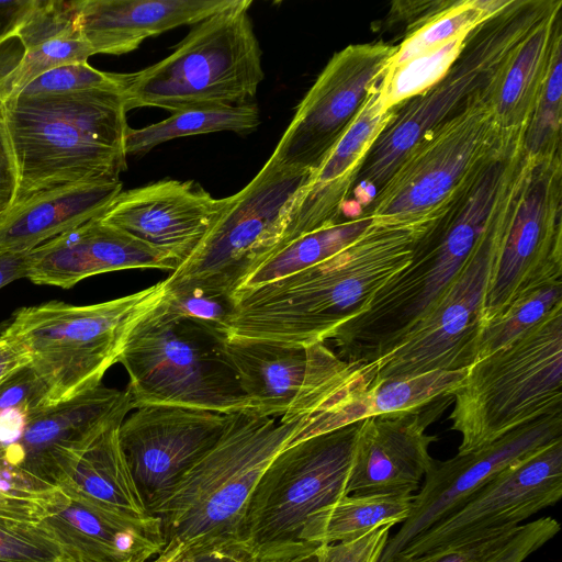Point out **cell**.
Returning a JSON list of instances; mask_svg holds the SVG:
<instances>
[{"label":"cell","instance_id":"cell-2","mask_svg":"<svg viewBox=\"0 0 562 562\" xmlns=\"http://www.w3.org/2000/svg\"><path fill=\"white\" fill-rule=\"evenodd\" d=\"M0 111L18 171L14 205L57 187L120 180L127 168L121 88L16 95Z\"/></svg>","mask_w":562,"mask_h":562},{"label":"cell","instance_id":"cell-47","mask_svg":"<svg viewBox=\"0 0 562 562\" xmlns=\"http://www.w3.org/2000/svg\"><path fill=\"white\" fill-rule=\"evenodd\" d=\"M392 527V525H384L374 528L348 542L319 544L318 562H379Z\"/></svg>","mask_w":562,"mask_h":562},{"label":"cell","instance_id":"cell-43","mask_svg":"<svg viewBox=\"0 0 562 562\" xmlns=\"http://www.w3.org/2000/svg\"><path fill=\"white\" fill-rule=\"evenodd\" d=\"M95 88H121L120 74L98 70L87 61L67 64L41 75L16 95L67 93Z\"/></svg>","mask_w":562,"mask_h":562},{"label":"cell","instance_id":"cell-29","mask_svg":"<svg viewBox=\"0 0 562 562\" xmlns=\"http://www.w3.org/2000/svg\"><path fill=\"white\" fill-rule=\"evenodd\" d=\"M465 374L467 369L436 370L413 376L375 380L364 391L337 406L307 417L289 446L371 416L414 409L452 395Z\"/></svg>","mask_w":562,"mask_h":562},{"label":"cell","instance_id":"cell-31","mask_svg":"<svg viewBox=\"0 0 562 562\" xmlns=\"http://www.w3.org/2000/svg\"><path fill=\"white\" fill-rule=\"evenodd\" d=\"M414 494H348L311 514L301 540L333 544L358 539L374 528L402 524L409 515Z\"/></svg>","mask_w":562,"mask_h":562},{"label":"cell","instance_id":"cell-28","mask_svg":"<svg viewBox=\"0 0 562 562\" xmlns=\"http://www.w3.org/2000/svg\"><path fill=\"white\" fill-rule=\"evenodd\" d=\"M119 419L80 448L66 463L57 486L68 496L135 521H154L120 441Z\"/></svg>","mask_w":562,"mask_h":562},{"label":"cell","instance_id":"cell-30","mask_svg":"<svg viewBox=\"0 0 562 562\" xmlns=\"http://www.w3.org/2000/svg\"><path fill=\"white\" fill-rule=\"evenodd\" d=\"M562 1L525 40L497 88L492 102L499 127L524 131L533 113L554 53L562 45Z\"/></svg>","mask_w":562,"mask_h":562},{"label":"cell","instance_id":"cell-20","mask_svg":"<svg viewBox=\"0 0 562 562\" xmlns=\"http://www.w3.org/2000/svg\"><path fill=\"white\" fill-rule=\"evenodd\" d=\"M452 395L424 406L360 420L347 494H414L435 459L438 440L427 428L452 404Z\"/></svg>","mask_w":562,"mask_h":562},{"label":"cell","instance_id":"cell-52","mask_svg":"<svg viewBox=\"0 0 562 562\" xmlns=\"http://www.w3.org/2000/svg\"><path fill=\"white\" fill-rule=\"evenodd\" d=\"M30 351L18 340L0 334V382L31 364Z\"/></svg>","mask_w":562,"mask_h":562},{"label":"cell","instance_id":"cell-11","mask_svg":"<svg viewBox=\"0 0 562 562\" xmlns=\"http://www.w3.org/2000/svg\"><path fill=\"white\" fill-rule=\"evenodd\" d=\"M311 170L268 159L229 204L194 251L165 281L231 296L261 263L284 247L288 214Z\"/></svg>","mask_w":562,"mask_h":562},{"label":"cell","instance_id":"cell-38","mask_svg":"<svg viewBox=\"0 0 562 562\" xmlns=\"http://www.w3.org/2000/svg\"><path fill=\"white\" fill-rule=\"evenodd\" d=\"M562 45L554 53L533 113L525 130L522 146L530 157L561 150Z\"/></svg>","mask_w":562,"mask_h":562},{"label":"cell","instance_id":"cell-40","mask_svg":"<svg viewBox=\"0 0 562 562\" xmlns=\"http://www.w3.org/2000/svg\"><path fill=\"white\" fill-rule=\"evenodd\" d=\"M166 312L186 319L220 340L229 338L234 303L231 296L195 286H166Z\"/></svg>","mask_w":562,"mask_h":562},{"label":"cell","instance_id":"cell-37","mask_svg":"<svg viewBox=\"0 0 562 562\" xmlns=\"http://www.w3.org/2000/svg\"><path fill=\"white\" fill-rule=\"evenodd\" d=\"M94 55L81 35L54 38L22 52L18 61L0 78V102L15 97L41 75L67 64L86 63Z\"/></svg>","mask_w":562,"mask_h":562},{"label":"cell","instance_id":"cell-24","mask_svg":"<svg viewBox=\"0 0 562 562\" xmlns=\"http://www.w3.org/2000/svg\"><path fill=\"white\" fill-rule=\"evenodd\" d=\"M100 217L30 250L27 279L35 284L69 289L83 279L104 272L127 269L172 272L179 266L165 252Z\"/></svg>","mask_w":562,"mask_h":562},{"label":"cell","instance_id":"cell-25","mask_svg":"<svg viewBox=\"0 0 562 562\" xmlns=\"http://www.w3.org/2000/svg\"><path fill=\"white\" fill-rule=\"evenodd\" d=\"M234 0H82L79 31L94 54L123 55L147 38L193 25Z\"/></svg>","mask_w":562,"mask_h":562},{"label":"cell","instance_id":"cell-32","mask_svg":"<svg viewBox=\"0 0 562 562\" xmlns=\"http://www.w3.org/2000/svg\"><path fill=\"white\" fill-rule=\"evenodd\" d=\"M260 124L256 104L193 109L172 113L164 121L142 128H128L125 149L128 155H144L168 140L215 132L250 133Z\"/></svg>","mask_w":562,"mask_h":562},{"label":"cell","instance_id":"cell-9","mask_svg":"<svg viewBox=\"0 0 562 562\" xmlns=\"http://www.w3.org/2000/svg\"><path fill=\"white\" fill-rule=\"evenodd\" d=\"M360 420L281 450L259 479L247 506L238 551L249 560L297 554L317 547L301 540L314 512L347 494Z\"/></svg>","mask_w":562,"mask_h":562},{"label":"cell","instance_id":"cell-48","mask_svg":"<svg viewBox=\"0 0 562 562\" xmlns=\"http://www.w3.org/2000/svg\"><path fill=\"white\" fill-rule=\"evenodd\" d=\"M454 1H403L394 2L387 18L392 22H406V35L428 23Z\"/></svg>","mask_w":562,"mask_h":562},{"label":"cell","instance_id":"cell-34","mask_svg":"<svg viewBox=\"0 0 562 562\" xmlns=\"http://www.w3.org/2000/svg\"><path fill=\"white\" fill-rule=\"evenodd\" d=\"M510 0H457L397 45L387 70L470 33ZM386 70V71H387Z\"/></svg>","mask_w":562,"mask_h":562},{"label":"cell","instance_id":"cell-54","mask_svg":"<svg viewBox=\"0 0 562 562\" xmlns=\"http://www.w3.org/2000/svg\"><path fill=\"white\" fill-rule=\"evenodd\" d=\"M317 549L318 546L297 554L263 560H249L243 555V562H318Z\"/></svg>","mask_w":562,"mask_h":562},{"label":"cell","instance_id":"cell-14","mask_svg":"<svg viewBox=\"0 0 562 562\" xmlns=\"http://www.w3.org/2000/svg\"><path fill=\"white\" fill-rule=\"evenodd\" d=\"M560 281L561 150L544 157L526 155L525 170L490 270L483 324L519 299Z\"/></svg>","mask_w":562,"mask_h":562},{"label":"cell","instance_id":"cell-16","mask_svg":"<svg viewBox=\"0 0 562 562\" xmlns=\"http://www.w3.org/2000/svg\"><path fill=\"white\" fill-rule=\"evenodd\" d=\"M396 50L395 45L376 42L335 53L296 106L269 159L283 168L313 171L355 121Z\"/></svg>","mask_w":562,"mask_h":562},{"label":"cell","instance_id":"cell-41","mask_svg":"<svg viewBox=\"0 0 562 562\" xmlns=\"http://www.w3.org/2000/svg\"><path fill=\"white\" fill-rule=\"evenodd\" d=\"M0 562H76L42 521L0 517Z\"/></svg>","mask_w":562,"mask_h":562},{"label":"cell","instance_id":"cell-46","mask_svg":"<svg viewBox=\"0 0 562 562\" xmlns=\"http://www.w3.org/2000/svg\"><path fill=\"white\" fill-rule=\"evenodd\" d=\"M518 527L496 530L457 546L436 549L419 555L397 557L392 562H481L503 546Z\"/></svg>","mask_w":562,"mask_h":562},{"label":"cell","instance_id":"cell-55","mask_svg":"<svg viewBox=\"0 0 562 562\" xmlns=\"http://www.w3.org/2000/svg\"><path fill=\"white\" fill-rule=\"evenodd\" d=\"M235 562H243V555L238 558Z\"/></svg>","mask_w":562,"mask_h":562},{"label":"cell","instance_id":"cell-8","mask_svg":"<svg viewBox=\"0 0 562 562\" xmlns=\"http://www.w3.org/2000/svg\"><path fill=\"white\" fill-rule=\"evenodd\" d=\"M452 400L450 429L461 436L457 454L562 411V306L471 364Z\"/></svg>","mask_w":562,"mask_h":562},{"label":"cell","instance_id":"cell-39","mask_svg":"<svg viewBox=\"0 0 562 562\" xmlns=\"http://www.w3.org/2000/svg\"><path fill=\"white\" fill-rule=\"evenodd\" d=\"M64 492L0 460V517L41 521L58 505Z\"/></svg>","mask_w":562,"mask_h":562},{"label":"cell","instance_id":"cell-35","mask_svg":"<svg viewBox=\"0 0 562 562\" xmlns=\"http://www.w3.org/2000/svg\"><path fill=\"white\" fill-rule=\"evenodd\" d=\"M468 34L387 70L379 85L382 110L395 109L434 86L460 55Z\"/></svg>","mask_w":562,"mask_h":562},{"label":"cell","instance_id":"cell-23","mask_svg":"<svg viewBox=\"0 0 562 562\" xmlns=\"http://www.w3.org/2000/svg\"><path fill=\"white\" fill-rule=\"evenodd\" d=\"M380 82L351 125L299 190L288 214L284 247L306 234L340 222L344 205L355 189L366 157L394 114V109L382 110Z\"/></svg>","mask_w":562,"mask_h":562},{"label":"cell","instance_id":"cell-50","mask_svg":"<svg viewBox=\"0 0 562 562\" xmlns=\"http://www.w3.org/2000/svg\"><path fill=\"white\" fill-rule=\"evenodd\" d=\"M238 558L226 559L217 550L206 549L190 543L169 541L153 558H138L130 562H235Z\"/></svg>","mask_w":562,"mask_h":562},{"label":"cell","instance_id":"cell-3","mask_svg":"<svg viewBox=\"0 0 562 562\" xmlns=\"http://www.w3.org/2000/svg\"><path fill=\"white\" fill-rule=\"evenodd\" d=\"M504 195L502 181L492 173L460 189L417 240L408 263L330 338L336 353L347 361L373 362L423 318L463 268Z\"/></svg>","mask_w":562,"mask_h":562},{"label":"cell","instance_id":"cell-26","mask_svg":"<svg viewBox=\"0 0 562 562\" xmlns=\"http://www.w3.org/2000/svg\"><path fill=\"white\" fill-rule=\"evenodd\" d=\"M76 562H130L166 544L160 522L130 520L64 493L41 520Z\"/></svg>","mask_w":562,"mask_h":562},{"label":"cell","instance_id":"cell-13","mask_svg":"<svg viewBox=\"0 0 562 562\" xmlns=\"http://www.w3.org/2000/svg\"><path fill=\"white\" fill-rule=\"evenodd\" d=\"M518 180L519 173L463 268L438 302L373 361L375 380L413 376L436 370L468 369L475 362L490 270L519 186Z\"/></svg>","mask_w":562,"mask_h":562},{"label":"cell","instance_id":"cell-15","mask_svg":"<svg viewBox=\"0 0 562 562\" xmlns=\"http://www.w3.org/2000/svg\"><path fill=\"white\" fill-rule=\"evenodd\" d=\"M507 132L499 127L492 102L471 105L425 134L403 156L366 213L389 221L440 207L494 156Z\"/></svg>","mask_w":562,"mask_h":562},{"label":"cell","instance_id":"cell-7","mask_svg":"<svg viewBox=\"0 0 562 562\" xmlns=\"http://www.w3.org/2000/svg\"><path fill=\"white\" fill-rule=\"evenodd\" d=\"M166 296L165 281L110 301H50L16 310L1 335L21 342L45 382L49 406L91 390L116 362L137 323Z\"/></svg>","mask_w":562,"mask_h":562},{"label":"cell","instance_id":"cell-56","mask_svg":"<svg viewBox=\"0 0 562 562\" xmlns=\"http://www.w3.org/2000/svg\"><path fill=\"white\" fill-rule=\"evenodd\" d=\"M0 113H1V111H0Z\"/></svg>","mask_w":562,"mask_h":562},{"label":"cell","instance_id":"cell-19","mask_svg":"<svg viewBox=\"0 0 562 562\" xmlns=\"http://www.w3.org/2000/svg\"><path fill=\"white\" fill-rule=\"evenodd\" d=\"M233 414L170 405L136 408L120 426V441L147 507L211 449Z\"/></svg>","mask_w":562,"mask_h":562},{"label":"cell","instance_id":"cell-22","mask_svg":"<svg viewBox=\"0 0 562 562\" xmlns=\"http://www.w3.org/2000/svg\"><path fill=\"white\" fill-rule=\"evenodd\" d=\"M228 204L195 181L165 179L121 191L100 218L180 265Z\"/></svg>","mask_w":562,"mask_h":562},{"label":"cell","instance_id":"cell-10","mask_svg":"<svg viewBox=\"0 0 562 562\" xmlns=\"http://www.w3.org/2000/svg\"><path fill=\"white\" fill-rule=\"evenodd\" d=\"M222 340L168 314L162 303L127 337L125 368L133 408L170 405L224 414L251 413V404L223 355Z\"/></svg>","mask_w":562,"mask_h":562},{"label":"cell","instance_id":"cell-45","mask_svg":"<svg viewBox=\"0 0 562 562\" xmlns=\"http://www.w3.org/2000/svg\"><path fill=\"white\" fill-rule=\"evenodd\" d=\"M560 528V522L549 516L520 525L503 546L481 562H522L550 541Z\"/></svg>","mask_w":562,"mask_h":562},{"label":"cell","instance_id":"cell-21","mask_svg":"<svg viewBox=\"0 0 562 562\" xmlns=\"http://www.w3.org/2000/svg\"><path fill=\"white\" fill-rule=\"evenodd\" d=\"M131 395L103 385L32 413L0 460L56 485L66 463L111 423L125 419Z\"/></svg>","mask_w":562,"mask_h":562},{"label":"cell","instance_id":"cell-5","mask_svg":"<svg viewBox=\"0 0 562 562\" xmlns=\"http://www.w3.org/2000/svg\"><path fill=\"white\" fill-rule=\"evenodd\" d=\"M558 0H510L467 36L446 74L429 89L394 109L357 179L358 198L378 190L403 156L427 133L471 105L493 102L516 53Z\"/></svg>","mask_w":562,"mask_h":562},{"label":"cell","instance_id":"cell-51","mask_svg":"<svg viewBox=\"0 0 562 562\" xmlns=\"http://www.w3.org/2000/svg\"><path fill=\"white\" fill-rule=\"evenodd\" d=\"M34 2L35 0H0V45L14 38Z\"/></svg>","mask_w":562,"mask_h":562},{"label":"cell","instance_id":"cell-6","mask_svg":"<svg viewBox=\"0 0 562 562\" xmlns=\"http://www.w3.org/2000/svg\"><path fill=\"white\" fill-rule=\"evenodd\" d=\"M251 4V0H234L191 25L166 58L139 71L120 74L127 111L160 108L177 113L250 103L265 78Z\"/></svg>","mask_w":562,"mask_h":562},{"label":"cell","instance_id":"cell-4","mask_svg":"<svg viewBox=\"0 0 562 562\" xmlns=\"http://www.w3.org/2000/svg\"><path fill=\"white\" fill-rule=\"evenodd\" d=\"M306 418L233 414L216 443L148 504L166 543L173 540L238 551L247 506L259 479Z\"/></svg>","mask_w":562,"mask_h":562},{"label":"cell","instance_id":"cell-18","mask_svg":"<svg viewBox=\"0 0 562 562\" xmlns=\"http://www.w3.org/2000/svg\"><path fill=\"white\" fill-rule=\"evenodd\" d=\"M562 438V411L524 425L493 443L446 461L434 460L414 494L408 517L389 537L379 562H392L419 533L461 507L504 469Z\"/></svg>","mask_w":562,"mask_h":562},{"label":"cell","instance_id":"cell-42","mask_svg":"<svg viewBox=\"0 0 562 562\" xmlns=\"http://www.w3.org/2000/svg\"><path fill=\"white\" fill-rule=\"evenodd\" d=\"M81 4L82 0H35L14 36L19 38L23 52L54 38L80 35Z\"/></svg>","mask_w":562,"mask_h":562},{"label":"cell","instance_id":"cell-27","mask_svg":"<svg viewBox=\"0 0 562 562\" xmlns=\"http://www.w3.org/2000/svg\"><path fill=\"white\" fill-rule=\"evenodd\" d=\"M122 188L121 180L87 181L31 196L0 218V250L30 251L102 216Z\"/></svg>","mask_w":562,"mask_h":562},{"label":"cell","instance_id":"cell-53","mask_svg":"<svg viewBox=\"0 0 562 562\" xmlns=\"http://www.w3.org/2000/svg\"><path fill=\"white\" fill-rule=\"evenodd\" d=\"M30 251L0 250V289L9 283L27 278Z\"/></svg>","mask_w":562,"mask_h":562},{"label":"cell","instance_id":"cell-44","mask_svg":"<svg viewBox=\"0 0 562 562\" xmlns=\"http://www.w3.org/2000/svg\"><path fill=\"white\" fill-rule=\"evenodd\" d=\"M49 406L48 389L29 364L0 382V417L14 409L35 413Z\"/></svg>","mask_w":562,"mask_h":562},{"label":"cell","instance_id":"cell-1","mask_svg":"<svg viewBox=\"0 0 562 562\" xmlns=\"http://www.w3.org/2000/svg\"><path fill=\"white\" fill-rule=\"evenodd\" d=\"M443 209L408 218L372 220L336 255L272 282L235 292L229 338L299 346L330 339L408 263L417 240Z\"/></svg>","mask_w":562,"mask_h":562},{"label":"cell","instance_id":"cell-12","mask_svg":"<svg viewBox=\"0 0 562 562\" xmlns=\"http://www.w3.org/2000/svg\"><path fill=\"white\" fill-rule=\"evenodd\" d=\"M221 348L259 416L295 419L337 406L375 381L373 362L341 359L325 342L310 346L231 337Z\"/></svg>","mask_w":562,"mask_h":562},{"label":"cell","instance_id":"cell-49","mask_svg":"<svg viewBox=\"0 0 562 562\" xmlns=\"http://www.w3.org/2000/svg\"><path fill=\"white\" fill-rule=\"evenodd\" d=\"M18 171L8 132L0 113V218L15 202Z\"/></svg>","mask_w":562,"mask_h":562},{"label":"cell","instance_id":"cell-36","mask_svg":"<svg viewBox=\"0 0 562 562\" xmlns=\"http://www.w3.org/2000/svg\"><path fill=\"white\" fill-rule=\"evenodd\" d=\"M562 306V281L543 286L483 324L475 361L509 345Z\"/></svg>","mask_w":562,"mask_h":562},{"label":"cell","instance_id":"cell-17","mask_svg":"<svg viewBox=\"0 0 562 562\" xmlns=\"http://www.w3.org/2000/svg\"><path fill=\"white\" fill-rule=\"evenodd\" d=\"M562 497V438L514 462L461 507L416 536L395 558L457 546L515 528Z\"/></svg>","mask_w":562,"mask_h":562},{"label":"cell","instance_id":"cell-33","mask_svg":"<svg viewBox=\"0 0 562 562\" xmlns=\"http://www.w3.org/2000/svg\"><path fill=\"white\" fill-rule=\"evenodd\" d=\"M371 222L372 217L363 212L293 240L256 268L235 292L272 282L336 255L355 241Z\"/></svg>","mask_w":562,"mask_h":562}]
</instances>
